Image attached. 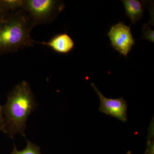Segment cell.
<instances>
[{
  "mask_svg": "<svg viewBox=\"0 0 154 154\" xmlns=\"http://www.w3.org/2000/svg\"><path fill=\"white\" fill-rule=\"evenodd\" d=\"M46 45L52 50L60 54H68L74 49L75 42L72 38L67 33H61L55 35L48 42H36Z\"/></svg>",
  "mask_w": 154,
  "mask_h": 154,
  "instance_id": "6",
  "label": "cell"
},
{
  "mask_svg": "<svg viewBox=\"0 0 154 154\" xmlns=\"http://www.w3.org/2000/svg\"><path fill=\"white\" fill-rule=\"evenodd\" d=\"M145 154H154L153 144V145L149 144V146L148 149L146 152Z\"/></svg>",
  "mask_w": 154,
  "mask_h": 154,
  "instance_id": "13",
  "label": "cell"
},
{
  "mask_svg": "<svg viewBox=\"0 0 154 154\" xmlns=\"http://www.w3.org/2000/svg\"><path fill=\"white\" fill-rule=\"evenodd\" d=\"M9 12H11V11H8L4 7L0 0V19L2 18L3 15Z\"/></svg>",
  "mask_w": 154,
  "mask_h": 154,
  "instance_id": "12",
  "label": "cell"
},
{
  "mask_svg": "<svg viewBox=\"0 0 154 154\" xmlns=\"http://www.w3.org/2000/svg\"><path fill=\"white\" fill-rule=\"evenodd\" d=\"M34 28L22 8L9 12L0 19V54L18 52L36 44L30 35Z\"/></svg>",
  "mask_w": 154,
  "mask_h": 154,
  "instance_id": "1",
  "label": "cell"
},
{
  "mask_svg": "<svg viewBox=\"0 0 154 154\" xmlns=\"http://www.w3.org/2000/svg\"><path fill=\"white\" fill-rule=\"evenodd\" d=\"M64 8L62 1L23 0L22 8L28 14L34 27L51 23Z\"/></svg>",
  "mask_w": 154,
  "mask_h": 154,
  "instance_id": "3",
  "label": "cell"
},
{
  "mask_svg": "<svg viewBox=\"0 0 154 154\" xmlns=\"http://www.w3.org/2000/svg\"><path fill=\"white\" fill-rule=\"evenodd\" d=\"M149 1L138 0H123L122 2L125 11V14L130 19L131 24H134L143 17L145 7Z\"/></svg>",
  "mask_w": 154,
  "mask_h": 154,
  "instance_id": "7",
  "label": "cell"
},
{
  "mask_svg": "<svg viewBox=\"0 0 154 154\" xmlns=\"http://www.w3.org/2000/svg\"><path fill=\"white\" fill-rule=\"evenodd\" d=\"M4 7L8 11L13 12L22 8L23 0H1Z\"/></svg>",
  "mask_w": 154,
  "mask_h": 154,
  "instance_id": "9",
  "label": "cell"
},
{
  "mask_svg": "<svg viewBox=\"0 0 154 154\" xmlns=\"http://www.w3.org/2000/svg\"><path fill=\"white\" fill-rule=\"evenodd\" d=\"M0 131L5 133V125L3 115V107L0 105Z\"/></svg>",
  "mask_w": 154,
  "mask_h": 154,
  "instance_id": "11",
  "label": "cell"
},
{
  "mask_svg": "<svg viewBox=\"0 0 154 154\" xmlns=\"http://www.w3.org/2000/svg\"><path fill=\"white\" fill-rule=\"evenodd\" d=\"M107 35L112 47L121 55L127 57L135 45L130 26L119 22L110 28Z\"/></svg>",
  "mask_w": 154,
  "mask_h": 154,
  "instance_id": "4",
  "label": "cell"
},
{
  "mask_svg": "<svg viewBox=\"0 0 154 154\" xmlns=\"http://www.w3.org/2000/svg\"><path fill=\"white\" fill-rule=\"evenodd\" d=\"M142 31L143 32L142 38H144L146 40H149L153 43L154 42V30H152L150 28L149 23L148 24H144L143 26Z\"/></svg>",
  "mask_w": 154,
  "mask_h": 154,
  "instance_id": "10",
  "label": "cell"
},
{
  "mask_svg": "<svg viewBox=\"0 0 154 154\" xmlns=\"http://www.w3.org/2000/svg\"><path fill=\"white\" fill-rule=\"evenodd\" d=\"M27 145L26 148L22 151L17 149V147L14 145V149L11 154H41L39 147L35 144L31 143L27 140Z\"/></svg>",
  "mask_w": 154,
  "mask_h": 154,
  "instance_id": "8",
  "label": "cell"
},
{
  "mask_svg": "<svg viewBox=\"0 0 154 154\" xmlns=\"http://www.w3.org/2000/svg\"><path fill=\"white\" fill-rule=\"evenodd\" d=\"M36 102L30 85L24 80L15 86L8 95V100L3 107L5 133L13 138L20 134L25 137L26 121L35 109Z\"/></svg>",
  "mask_w": 154,
  "mask_h": 154,
  "instance_id": "2",
  "label": "cell"
},
{
  "mask_svg": "<svg viewBox=\"0 0 154 154\" xmlns=\"http://www.w3.org/2000/svg\"><path fill=\"white\" fill-rule=\"evenodd\" d=\"M99 96L100 105L99 110L107 115L113 116L123 122L127 120V102L122 97L119 99H109L105 97L99 91L94 83H91Z\"/></svg>",
  "mask_w": 154,
  "mask_h": 154,
  "instance_id": "5",
  "label": "cell"
}]
</instances>
